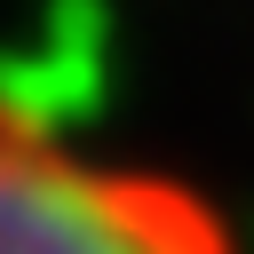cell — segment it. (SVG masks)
<instances>
[{"mask_svg":"<svg viewBox=\"0 0 254 254\" xmlns=\"http://www.w3.org/2000/svg\"><path fill=\"white\" fill-rule=\"evenodd\" d=\"M0 254H246V238L206 183L87 151L0 87Z\"/></svg>","mask_w":254,"mask_h":254,"instance_id":"cell-1","label":"cell"}]
</instances>
